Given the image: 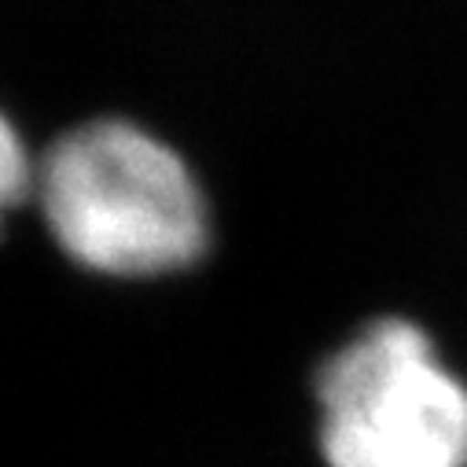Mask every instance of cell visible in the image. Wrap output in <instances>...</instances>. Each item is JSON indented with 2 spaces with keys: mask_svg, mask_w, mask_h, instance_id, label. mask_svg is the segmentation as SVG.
<instances>
[{
  "mask_svg": "<svg viewBox=\"0 0 467 467\" xmlns=\"http://www.w3.org/2000/svg\"><path fill=\"white\" fill-rule=\"evenodd\" d=\"M34 170H30V155L19 140V133L12 130V122L0 114V221L5 213L30 192L34 184Z\"/></svg>",
  "mask_w": 467,
  "mask_h": 467,
  "instance_id": "cell-3",
  "label": "cell"
},
{
  "mask_svg": "<svg viewBox=\"0 0 467 467\" xmlns=\"http://www.w3.org/2000/svg\"><path fill=\"white\" fill-rule=\"evenodd\" d=\"M327 467H467V383L431 335L379 317L317 372Z\"/></svg>",
  "mask_w": 467,
  "mask_h": 467,
  "instance_id": "cell-2",
  "label": "cell"
},
{
  "mask_svg": "<svg viewBox=\"0 0 467 467\" xmlns=\"http://www.w3.org/2000/svg\"><path fill=\"white\" fill-rule=\"evenodd\" d=\"M56 244L103 276L188 269L210 240L202 188L188 162L130 122L63 133L34 177Z\"/></svg>",
  "mask_w": 467,
  "mask_h": 467,
  "instance_id": "cell-1",
  "label": "cell"
}]
</instances>
